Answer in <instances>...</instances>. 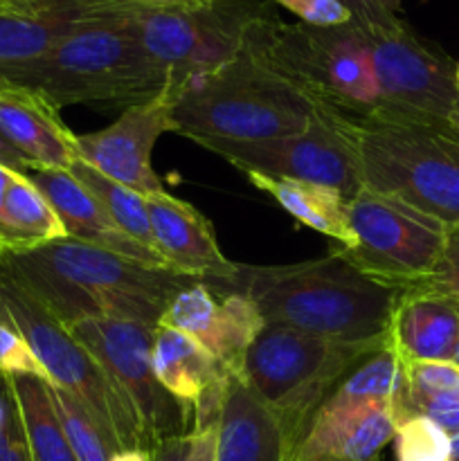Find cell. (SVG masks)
Listing matches in <instances>:
<instances>
[{
    "label": "cell",
    "instance_id": "1",
    "mask_svg": "<svg viewBox=\"0 0 459 461\" xmlns=\"http://www.w3.org/2000/svg\"><path fill=\"white\" fill-rule=\"evenodd\" d=\"M248 50L333 122L446 131L459 102L457 66L405 21L396 27L356 21L310 27L284 23L273 9L252 25Z\"/></svg>",
    "mask_w": 459,
    "mask_h": 461
},
{
    "label": "cell",
    "instance_id": "2",
    "mask_svg": "<svg viewBox=\"0 0 459 461\" xmlns=\"http://www.w3.org/2000/svg\"><path fill=\"white\" fill-rule=\"evenodd\" d=\"M0 275L21 284L66 329L84 318H117L156 329L171 297L198 279L70 237L4 252Z\"/></svg>",
    "mask_w": 459,
    "mask_h": 461
},
{
    "label": "cell",
    "instance_id": "3",
    "mask_svg": "<svg viewBox=\"0 0 459 461\" xmlns=\"http://www.w3.org/2000/svg\"><path fill=\"white\" fill-rule=\"evenodd\" d=\"M216 293H243L266 324L288 327L338 342L385 340L400 291L364 277L328 250L322 259L291 266H237Z\"/></svg>",
    "mask_w": 459,
    "mask_h": 461
},
{
    "label": "cell",
    "instance_id": "4",
    "mask_svg": "<svg viewBox=\"0 0 459 461\" xmlns=\"http://www.w3.org/2000/svg\"><path fill=\"white\" fill-rule=\"evenodd\" d=\"M130 3L72 32L39 61L3 70V79L34 90L52 106L115 104L135 106L166 88V77L151 61L130 25Z\"/></svg>",
    "mask_w": 459,
    "mask_h": 461
},
{
    "label": "cell",
    "instance_id": "5",
    "mask_svg": "<svg viewBox=\"0 0 459 461\" xmlns=\"http://www.w3.org/2000/svg\"><path fill=\"white\" fill-rule=\"evenodd\" d=\"M315 108L284 77L243 50L219 70L198 77L171 99L174 133L194 142H266L300 135Z\"/></svg>",
    "mask_w": 459,
    "mask_h": 461
},
{
    "label": "cell",
    "instance_id": "6",
    "mask_svg": "<svg viewBox=\"0 0 459 461\" xmlns=\"http://www.w3.org/2000/svg\"><path fill=\"white\" fill-rule=\"evenodd\" d=\"M385 340L338 342L288 327L266 324L248 347L238 372L279 419L286 435L288 459L320 405L342 378Z\"/></svg>",
    "mask_w": 459,
    "mask_h": 461
},
{
    "label": "cell",
    "instance_id": "7",
    "mask_svg": "<svg viewBox=\"0 0 459 461\" xmlns=\"http://www.w3.org/2000/svg\"><path fill=\"white\" fill-rule=\"evenodd\" d=\"M327 122L349 142L363 187L399 198L446 228H459V140L454 135L418 124Z\"/></svg>",
    "mask_w": 459,
    "mask_h": 461
},
{
    "label": "cell",
    "instance_id": "8",
    "mask_svg": "<svg viewBox=\"0 0 459 461\" xmlns=\"http://www.w3.org/2000/svg\"><path fill=\"white\" fill-rule=\"evenodd\" d=\"M0 313L21 331L50 385L75 396L111 448H144L138 414L93 354L21 284L0 275ZM147 450V448H144Z\"/></svg>",
    "mask_w": 459,
    "mask_h": 461
},
{
    "label": "cell",
    "instance_id": "9",
    "mask_svg": "<svg viewBox=\"0 0 459 461\" xmlns=\"http://www.w3.org/2000/svg\"><path fill=\"white\" fill-rule=\"evenodd\" d=\"M399 390L400 360L385 342L320 405L288 461H378L399 426Z\"/></svg>",
    "mask_w": 459,
    "mask_h": 461
},
{
    "label": "cell",
    "instance_id": "10",
    "mask_svg": "<svg viewBox=\"0 0 459 461\" xmlns=\"http://www.w3.org/2000/svg\"><path fill=\"white\" fill-rule=\"evenodd\" d=\"M273 12L270 0H212L201 9L130 5V25L166 77L171 99L198 77L219 70L246 50L252 25Z\"/></svg>",
    "mask_w": 459,
    "mask_h": 461
},
{
    "label": "cell",
    "instance_id": "11",
    "mask_svg": "<svg viewBox=\"0 0 459 461\" xmlns=\"http://www.w3.org/2000/svg\"><path fill=\"white\" fill-rule=\"evenodd\" d=\"M354 243L331 246L358 273L394 291H412L435 273L446 243V228L399 198L363 187L346 201Z\"/></svg>",
    "mask_w": 459,
    "mask_h": 461
},
{
    "label": "cell",
    "instance_id": "12",
    "mask_svg": "<svg viewBox=\"0 0 459 461\" xmlns=\"http://www.w3.org/2000/svg\"><path fill=\"white\" fill-rule=\"evenodd\" d=\"M68 331L97 358L138 414L144 448L192 430V410L158 383L151 363L153 329L117 318H84Z\"/></svg>",
    "mask_w": 459,
    "mask_h": 461
},
{
    "label": "cell",
    "instance_id": "13",
    "mask_svg": "<svg viewBox=\"0 0 459 461\" xmlns=\"http://www.w3.org/2000/svg\"><path fill=\"white\" fill-rule=\"evenodd\" d=\"M201 147L225 158L243 174H261L270 178L309 180L338 189L349 201L363 189L358 162L345 135L315 113L304 133L266 142H225L202 140Z\"/></svg>",
    "mask_w": 459,
    "mask_h": 461
},
{
    "label": "cell",
    "instance_id": "14",
    "mask_svg": "<svg viewBox=\"0 0 459 461\" xmlns=\"http://www.w3.org/2000/svg\"><path fill=\"white\" fill-rule=\"evenodd\" d=\"M166 131H174L171 97L162 90L147 102L124 108L106 129L76 135V153L86 165L133 192L160 194L166 189L153 169L151 153Z\"/></svg>",
    "mask_w": 459,
    "mask_h": 461
},
{
    "label": "cell",
    "instance_id": "15",
    "mask_svg": "<svg viewBox=\"0 0 459 461\" xmlns=\"http://www.w3.org/2000/svg\"><path fill=\"white\" fill-rule=\"evenodd\" d=\"M158 324L187 333L230 369L241 367L248 347L266 329L264 315L250 297L216 293L202 279L180 288Z\"/></svg>",
    "mask_w": 459,
    "mask_h": 461
},
{
    "label": "cell",
    "instance_id": "16",
    "mask_svg": "<svg viewBox=\"0 0 459 461\" xmlns=\"http://www.w3.org/2000/svg\"><path fill=\"white\" fill-rule=\"evenodd\" d=\"M144 198L153 246L171 270L202 282H223L232 277L238 264L223 255L216 241L214 225L205 214L169 192L148 194Z\"/></svg>",
    "mask_w": 459,
    "mask_h": 461
},
{
    "label": "cell",
    "instance_id": "17",
    "mask_svg": "<svg viewBox=\"0 0 459 461\" xmlns=\"http://www.w3.org/2000/svg\"><path fill=\"white\" fill-rule=\"evenodd\" d=\"M0 131L32 169H70L76 160V133L58 108L34 90L0 77Z\"/></svg>",
    "mask_w": 459,
    "mask_h": 461
},
{
    "label": "cell",
    "instance_id": "18",
    "mask_svg": "<svg viewBox=\"0 0 459 461\" xmlns=\"http://www.w3.org/2000/svg\"><path fill=\"white\" fill-rule=\"evenodd\" d=\"M27 178L40 189L50 205L61 219L66 228V237L76 239L88 246L156 266V268L171 270L166 261L158 252L140 246L129 237L115 221L108 216L102 203L86 189L70 171L66 169H30Z\"/></svg>",
    "mask_w": 459,
    "mask_h": 461
},
{
    "label": "cell",
    "instance_id": "19",
    "mask_svg": "<svg viewBox=\"0 0 459 461\" xmlns=\"http://www.w3.org/2000/svg\"><path fill=\"white\" fill-rule=\"evenodd\" d=\"M122 0H48L25 14L0 16V72L27 66Z\"/></svg>",
    "mask_w": 459,
    "mask_h": 461
},
{
    "label": "cell",
    "instance_id": "20",
    "mask_svg": "<svg viewBox=\"0 0 459 461\" xmlns=\"http://www.w3.org/2000/svg\"><path fill=\"white\" fill-rule=\"evenodd\" d=\"M216 461H288L282 423L238 369H230L216 428Z\"/></svg>",
    "mask_w": 459,
    "mask_h": 461
},
{
    "label": "cell",
    "instance_id": "21",
    "mask_svg": "<svg viewBox=\"0 0 459 461\" xmlns=\"http://www.w3.org/2000/svg\"><path fill=\"white\" fill-rule=\"evenodd\" d=\"M387 340L400 363H450L459 340V302L403 291L392 311Z\"/></svg>",
    "mask_w": 459,
    "mask_h": 461
},
{
    "label": "cell",
    "instance_id": "22",
    "mask_svg": "<svg viewBox=\"0 0 459 461\" xmlns=\"http://www.w3.org/2000/svg\"><path fill=\"white\" fill-rule=\"evenodd\" d=\"M151 363L158 383L189 410H194L202 392L230 369L201 342L162 324L153 329Z\"/></svg>",
    "mask_w": 459,
    "mask_h": 461
},
{
    "label": "cell",
    "instance_id": "23",
    "mask_svg": "<svg viewBox=\"0 0 459 461\" xmlns=\"http://www.w3.org/2000/svg\"><path fill=\"white\" fill-rule=\"evenodd\" d=\"M246 176L256 189L268 194L279 207H284V212H288L297 223L331 239V246L349 248L354 243L346 198L338 189L309 180L270 178L261 174Z\"/></svg>",
    "mask_w": 459,
    "mask_h": 461
},
{
    "label": "cell",
    "instance_id": "24",
    "mask_svg": "<svg viewBox=\"0 0 459 461\" xmlns=\"http://www.w3.org/2000/svg\"><path fill=\"white\" fill-rule=\"evenodd\" d=\"M396 419L426 417L450 437L459 432V367L454 363H400Z\"/></svg>",
    "mask_w": 459,
    "mask_h": 461
},
{
    "label": "cell",
    "instance_id": "25",
    "mask_svg": "<svg viewBox=\"0 0 459 461\" xmlns=\"http://www.w3.org/2000/svg\"><path fill=\"white\" fill-rule=\"evenodd\" d=\"M4 381L16 401L30 461H79L54 408L50 383L36 376H12Z\"/></svg>",
    "mask_w": 459,
    "mask_h": 461
},
{
    "label": "cell",
    "instance_id": "26",
    "mask_svg": "<svg viewBox=\"0 0 459 461\" xmlns=\"http://www.w3.org/2000/svg\"><path fill=\"white\" fill-rule=\"evenodd\" d=\"M4 252H21L66 237L61 219L27 174H14L3 207ZM3 252V255H4Z\"/></svg>",
    "mask_w": 459,
    "mask_h": 461
},
{
    "label": "cell",
    "instance_id": "27",
    "mask_svg": "<svg viewBox=\"0 0 459 461\" xmlns=\"http://www.w3.org/2000/svg\"><path fill=\"white\" fill-rule=\"evenodd\" d=\"M68 171H70L86 189H90V194L102 203V207L108 212V216H111L133 241L148 248V250L158 252L156 246H153L151 221H148L147 198H144V194H138L133 192V189L124 187V185L115 183V180H111L108 176H104L102 171L86 165L84 160H76ZM158 255H160V252H158Z\"/></svg>",
    "mask_w": 459,
    "mask_h": 461
},
{
    "label": "cell",
    "instance_id": "28",
    "mask_svg": "<svg viewBox=\"0 0 459 461\" xmlns=\"http://www.w3.org/2000/svg\"><path fill=\"white\" fill-rule=\"evenodd\" d=\"M50 394H52L54 408H57L61 426L66 430L68 441H70L72 450H75L79 461H111L115 450L102 435L97 423L93 421L84 405L70 396L68 392L58 390V387L50 385Z\"/></svg>",
    "mask_w": 459,
    "mask_h": 461
},
{
    "label": "cell",
    "instance_id": "29",
    "mask_svg": "<svg viewBox=\"0 0 459 461\" xmlns=\"http://www.w3.org/2000/svg\"><path fill=\"white\" fill-rule=\"evenodd\" d=\"M396 461H453V437L426 417H408L396 426Z\"/></svg>",
    "mask_w": 459,
    "mask_h": 461
},
{
    "label": "cell",
    "instance_id": "30",
    "mask_svg": "<svg viewBox=\"0 0 459 461\" xmlns=\"http://www.w3.org/2000/svg\"><path fill=\"white\" fill-rule=\"evenodd\" d=\"M0 376H36L48 381L43 365L39 363L21 331L3 313H0Z\"/></svg>",
    "mask_w": 459,
    "mask_h": 461
},
{
    "label": "cell",
    "instance_id": "31",
    "mask_svg": "<svg viewBox=\"0 0 459 461\" xmlns=\"http://www.w3.org/2000/svg\"><path fill=\"white\" fill-rule=\"evenodd\" d=\"M412 291L432 293V295H444L459 302V228H448L444 252H441L435 273L426 284Z\"/></svg>",
    "mask_w": 459,
    "mask_h": 461
},
{
    "label": "cell",
    "instance_id": "32",
    "mask_svg": "<svg viewBox=\"0 0 459 461\" xmlns=\"http://www.w3.org/2000/svg\"><path fill=\"white\" fill-rule=\"evenodd\" d=\"M282 5L300 18V23L310 27H336L354 21L349 9L340 0H270Z\"/></svg>",
    "mask_w": 459,
    "mask_h": 461
},
{
    "label": "cell",
    "instance_id": "33",
    "mask_svg": "<svg viewBox=\"0 0 459 461\" xmlns=\"http://www.w3.org/2000/svg\"><path fill=\"white\" fill-rule=\"evenodd\" d=\"M0 461H30L25 432H22V423L21 417H18L16 405H14L12 414L0 426Z\"/></svg>",
    "mask_w": 459,
    "mask_h": 461
},
{
    "label": "cell",
    "instance_id": "34",
    "mask_svg": "<svg viewBox=\"0 0 459 461\" xmlns=\"http://www.w3.org/2000/svg\"><path fill=\"white\" fill-rule=\"evenodd\" d=\"M351 12L356 23L367 27H396L400 25L399 14H390L376 3V0H340Z\"/></svg>",
    "mask_w": 459,
    "mask_h": 461
},
{
    "label": "cell",
    "instance_id": "35",
    "mask_svg": "<svg viewBox=\"0 0 459 461\" xmlns=\"http://www.w3.org/2000/svg\"><path fill=\"white\" fill-rule=\"evenodd\" d=\"M194 432L165 437L151 448V461H192Z\"/></svg>",
    "mask_w": 459,
    "mask_h": 461
},
{
    "label": "cell",
    "instance_id": "36",
    "mask_svg": "<svg viewBox=\"0 0 459 461\" xmlns=\"http://www.w3.org/2000/svg\"><path fill=\"white\" fill-rule=\"evenodd\" d=\"M0 165L7 167V169H12V171H16V174H27V171L32 169L30 162H27L25 158H22L21 153H18L12 144H9V140L4 138L3 131H0Z\"/></svg>",
    "mask_w": 459,
    "mask_h": 461
},
{
    "label": "cell",
    "instance_id": "37",
    "mask_svg": "<svg viewBox=\"0 0 459 461\" xmlns=\"http://www.w3.org/2000/svg\"><path fill=\"white\" fill-rule=\"evenodd\" d=\"M126 3L148 9H201L212 0H126Z\"/></svg>",
    "mask_w": 459,
    "mask_h": 461
},
{
    "label": "cell",
    "instance_id": "38",
    "mask_svg": "<svg viewBox=\"0 0 459 461\" xmlns=\"http://www.w3.org/2000/svg\"><path fill=\"white\" fill-rule=\"evenodd\" d=\"M48 0H0V16H9V14H25L32 9L40 7Z\"/></svg>",
    "mask_w": 459,
    "mask_h": 461
},
{
    "label": "cell",
    "instance_id": "39",
    "mask_svg": "<svg viewBox=\"0 0 459 461\" xmlns=\"http://www.w3.org/2000/svg\"><path fill=\"white\" fill-rule=\"evenodd\" d=\"M16 171L7 169V167L0 165V255L4 252V223H3V207H4V194H7L9 183H12V176Z\"/></svg>",
    "mask_w": 459,
    "mask_h": 461
},
{
    "label": "cell",
    "instance_id": "40",
    "mask_svg": "<svg viewBox=\"0 0 459 461\" xmlns=\"http://www.w3.org/2000/svg\"><path fill=\"white\" fill-rule=\"evenodd\" d=\"M111 461H151V450L144 448H124L112 453Z\"/></svg>",
    "mask_w": 459,
    "mask_h": 461
},
{
    "label": "cell",
    "instance_id": "41",
    "mask_svg": "<svg viewBox=\"0 0 459 461\" xmlns=\"http://www.w3.org/2000/svg\"><path fill=\"white\" fill-rule=\"evenodd\" d=\"M446 131H448L450 135H454V138L459 140V102L454 104L453 113H450V117H448V126H446Z\"/></svg>",
    "mask_w": 459,
    "mask_h": 461
},
{
    "label": "cell",
    "instance_id": "42",
    "mask_svg": "<svg viewBox=\"0 0 459 461\" xmlns=\"http://www.w3.org/2000/svg\"><path fill=\"white\" fill-rule=\"evenodd\" d=\"M376 3L381 5V7L385 9V12H390V14H399L400 3H403V0H376Z\"/></svg>",
    "mask_w": 459,
    "mask_h": 461
},
{
    "label": "cell",
    "instance_id": "43",
    "mask_svg": "<svg viewBox=\"0 0 459 461\" xmlns=\"http://www.w3.org/2000/svg\"><path fill=\"white\" fill-rule=\"evenodd\" d=\"M453 461H459V432L453 435Z\"/></svg>",
    "mask_w": 459,
    "mask_h": 461
},
{
    "label": "cell",
    "instance_id": "44",
    "mask_svg": "<svg viewBox=\"0 0 459 461\" xmlns=\"http://www.w3.org/2000/svg\"><path fill=\"white\" fill-rule=\"evenodd\" d=\"M450 363H454L459 367V340H457V347H454V354H453V360Z\"/></svg>",
    "mask_w": 459,
    "mask_h": 461
},
{
    "label": "cell",
    "instance_id": "45",
    "mask_svg": "<svg viewBox=\"0 0 459 461\" xmlns=\"http://www.w3.org/2000/svg\"><path fill=\"white\" fill-rule=\"evenodd\" d=\"M457 86H459V66H457Z\"/></svg>",
    "mask_w": 459,
    "mask_h": 461
}]
</instances>
